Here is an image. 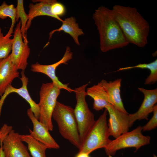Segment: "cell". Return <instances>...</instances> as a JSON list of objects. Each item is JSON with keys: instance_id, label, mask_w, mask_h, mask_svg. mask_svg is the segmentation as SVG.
Listing matches in <instances>:
<instances>
[{"instance_id": "obj_19", "label": "cell", "mask_w": 157, "mask_h": 157, "mask_svg": "<svg viewBox=\"0 0 157 157\" xmlns=\"http://www.w3.org/2000/svg\"><path fill=\"white\" fill-rule=\"evenodd\" d=\"M62 22V25L59 28L50 32L49 40L55 32L62 31L69 35L75 43L78 45H80L78 37L83 35L84 33L83 30L79 27L78 24L76 22L75 18L72 16L68 17L63 20Z\"/></svg>"}, {"instance_id": "obj_31", "label": "cell", "mask_w": 157, "mask_h": 157, "mask_svg": "<svg viewBox=\"0 0 157 157\" xmlns=\"http://www.w3.org/2000/svg\"><path fill=\"white\" fill-rule=\"evenodd\" d=\"M0 151H1V148L0 147Z\"/></svg>"}, {"instance_id": "obj_30", "label": "cell", "mask_w": 157, "mask_h": 157, "mask_svg": "<svg viewBox=\"0 0 157 157\" xmlns=\"http://www.w3.org/2000/svg\"><path fill=\"white\" fill-rule=\"evenodd\" d=\"M153 157H157L156 155L154 154Z\"/></svg>"}, {"instance_id": "obj_4", "label": "cell", "mask_w": 157, "mask_h": 157, "mask_svg": "<svg viewBox=\"0 0 157 157\" xmlns=\"http://www.w3.org/2000/svg\"><path fill=\"white\" fill-rule=\"evenodd\" d=\"M107 110H105L89 131L79 149L78 153L83 152L90 154L98 149L105 148L111 140L107 123Z\"/></svg>"}, {"instance_id": "obj_13", "label": "cell", "mask_w": 157, "mask_h": 157, "mask_svg": "<svg viewBox=\"0 0 157 157\" xmlns=\"http://www.w3.org/2000/svg\"><path fill=\"white\" fill-rule=\"evenodd\" d=\"M138 89L143 93L144 99L138 110L134 113L129 114L131 119L133 123L137 120H148L149 114L153 112L157 102V88L149 90L142 88H138Z\"/></svg>"}, {"instance_id": "obj_25", "label": "cell", "mask_w": 157, "mask_h": 157, "mask_svg": "<svg viewBox=\"0 0 157 157\" xmlns=\"http://www.w3.org/2000/svg\"><path fill=\"white\" fill-rule=\"evenodd\" d=\"M153 116L147 124L142 126L143 131H150L156 128L157 126V105L154 106Z\"/></svg>"}, {"instance_id": "obj_16", "label": "cell", "mask_w": 157, "mask_h": 157, "mask_svg": "<svg viewBox=\"0 0 157 157\" xmlns=\"http://www.w3.org/2000/svg\"><path fill=\"white\" fill-rule=\"evenodd\" d=\"M33 2H38L35 4L30 3L29 6L28 20L26 28V33L30 27L33 19L35 17L40 16H47L55 18L63 22V20L60 17H56L52 13L51 8L52 5L55 0H32Z\"/></svg>"}, {"instance_id": "obj_15", "label": "cell", "mask_w": 157, "mask_h": 157, "mask_svg": "<svg viewBox=\"0 0 157 157\" xmlns=\"http://www.w3.org/2000/svg\"><path fill=\"white\" fill-rule=\"evenodd\" d=\"M19 73L12 62L10 55L0 59V96L4 93L13 80L19 77Z\"/></svg>"}, {"instance_id": "obj_1", "label": "cell", "mask_w": 157, "mask_h": 157, "mask_svg": "<svg viewBox=\"0 0 157 157\" xmlns=\"http://www.w3.org/2000/svg\"><path fill=\"white\" fill-rule=\"evenodd\" d=\"M113 15L129 43L140 47L147 44L149 23L134 7L119 5L111 9Z\"/></svg>"}, {"instance_id": "obj_14", "label": "cell", "mask_w": 157, "mask_h": 157, "mask_svg": "<svg viewBox=\"0 0 157 157\" xmlns=\"http://www.w3.org/2000/svg\"><path fill=\"white\" fill-rule=\"evenodd\" d=\"M21 75V77L20 78L22 83V86L17 88H15L10 85L1 96L0 100L4 102L7 97L11 93L14 92L17 94L28 102L35 117L39 120L40 116L39 105L32 99L28 93L27 88L28 78L26 76L24 71H22Z\"/></svg>"}, {"instance_id": "obj_18", "label": "cell", "mask_w": 157, "mask_h": 157, "mask_svg": "<svg viewBox=\"0 0 157 157\" xmlns=\"http://www.w3.org/2000/svg\"><path fill=\"white\" fill-rule=\"evenodd\" d=\"M86 92L94 100L93 108L96 111H99L108 105L109 103L108 94L100 82L88 88Z\"/></svg>"}, {"instance_id": "obj_12", "label": "cell", "mask_w": 157, "mask_h": 157, "mask_svg": "<svg viewBox=\"0 0 157 157\" xmlns=\"http://www.w3.org/2000/svg\"><path fill=\"white\" fill-rule=\"evenodd\" d=\"M27 115L33 124V130L29 129L30 134L46 145L48 149H58L60 146L51 135L49 131L34 116L31 108L27 111Z\"/></svg>"}, {"instance_id": "obj_5", "label": "cell", "mask_w": 157, "mask_h": 157, "mask_svg": "<svg viewBox=\"0 0 157 157\" xmlns=\"http://www.w3.org/2000/svg\"><path fill=\"white\" fill-rule=\"evenodd\" d=\"M88 85L86 83L74 90L76 100L74 110L81 143L96 121L86 101L85 89Z\"/></svg>"}, {"instance_id": "obj_28", "label": "cell", "mask_w": 157, "mask_h": 157, "mask_svg": "<svg viewBox=\"0 0 157 157\" xmlns=\"http://www.w3.org/2000/svg\"><path fill=\"white\" fill-rule=\"evenodd\" d=\"M89 154L85 153H78L76 157H90Z\"/></svg>"}, {"instance_id": "obj_6", "label": "cell", "mask_w": 157, "mask_h": 157, "mask_svg": "<svg viewBox=\"0 0 157 157\" xmlns=\"http://www.w3.org/2000/svg\"><path fill=\"white\" fill-rule=\"evenodd\" d=\"M61 89L52 82L43 83L40 88L39 120L49 131L53 129L52 114Z\"/></svg>"}, {"instance_id": "obj_10", "label": "cell", "mask_w": 157, "mask_h": 157, "mask_svg": "<svg viewBox=\"0 0 157 157\" xmlns=\"http://www.w3.org/2000/svg\"><path fill=\"white\" fill-rule=\"evenodd\" d=\"M73 53L70 48L67 46L63 58L58 61L49 65H43L36 63L31 65V70L33 72H39L44 74L49 77L52 80V82L56 85L61 89H65L70 92H74L72 90L68 87V84H64L61 82L56 75V70L60 65L63 64H67V62L72 59Z\"/></svg>"}, {"instance_id": "obj_21", "label": "cell", "mask_w": 157, "mask_h": 157, "mask_svg": "<svg viewBox=\"0 0 157 157\" xmlns=\"http://www.w3.org/2000/svg\"><path fill=\"white\" fill-rule=\"evenodd\" d=\"M135 68L147 69L150 71V75L145 80V84H154L157 81V60L156 59L148 63L139 64L134 66L122 67L119 68L116 72Z\"/></svg>"}, {"instance_id": "obj_27", "label": "cell", "mask_w": 157, "mask_h": 157, "mask_svg": "<svg viewBox=\"0 0 157 157\" xmlns=\"http://www.w3.org/2000/svg\"><path fill=\"white\" fill-rule=\"evenodd\" d=\"M13 129L11 126L4 124L0 129V142H1L3 138Z\"/></svg>"}, {"instance_id": "obj_20", "label": "cell", "mask_w": 157, "mask_h": 157, "mask_svg": "<svg viewBox=\"0 0 157 157\" xmlns=\"http://www.w3.org/2000/svg\"><path fill=\"white\" fill-rule=\"evenodd\" d=\"M17 135L22 141L28 145V149L32 157H47L46 151L47 147L36 139L31 135Z\"/></svg>"}, {"instance_id": "obj_9", "label": "cell", "mask_w": 157, "mask_h": 157, "mask_svg": "<svg viewBox=\"0 0 157 157\" xmlns=\"http://www.w3.org/2000/svg\"><path fill=\"white\" fill-rule=\"evenodd\" d=\"M109 115L108 124L110 136L116 138L121 135L129 131L133 125L129 114L121 112L111 105L105 108Z\"/></svg>"}, {"instance_id": "obj_2", "label": "cell", "mask_w": 157, "mask_h": 157, "mask_svg": "<svg viewBox=\"0 0 157 157\" xmlns=\"http://www.w3.org/2000/svg\"><path fill=\"white\" fill-rule=\"evenodd\" d=\"M92 18L99 32L102 51L106 52L129 44L111 9L101 6L95 10Z\"/></svg>"}, {"instance_id": "obj_29", "label": "cell", "mask_w": 157, "mask_h": 157, "mask_svg": "<svg viewBox=\"0 0 157 157\" xmlns=\"http://www.w3.org/2000/svg\"><path fill=\"white\" fill-rule=\"evenodd\" d=\"M0 157H5L3 151L1 147Z\"/></svg>"}, {"instance_id": "obj_3", "label": "cell", "mask_w": 157, "mask_h": 157, "mask_svg": "<svg viewBox=\"0 0 157 157\" xmlns=\"http://www.w3.org/2000/svg\"><path fill=\"white\" fill-rule=\"evenodd\" d=\"M61 136L80 148L81 144L74 109L57 101L52 114Z\"/></svg>"}, {"instance_id": "obj_8", "label": "cell", "mask_w": 157, "mask_h": 157, "mask_svg": "<svg viewBox=\"0 0 157 157\" xmlns=\"http://www.w3.org/2000/svg\"><path fill=\"white\" fill-rule=\"evenodd\" d=\"M20 21L17 24L14 33L11 53L10 55L11 61L17 69L24 71L28 63L30 49L28 42H24L22 40L20 28Z\"/></svg>"}, {"instance_id": "obj_22", "label": "cell", "mask_w": 157, "mask_h": 157, "mask_svg": "<svg viewBox=\"0 0 157 157\" xmlns=\"http://www.w3.org/2000/svg\"><path fill=\"white\" fill-rule=\"evenodd\" d=\"M8 17L11 19L12 23L6 35L11 37L14 25L16 22V8L13 4L8 5L4 1L0 5V18L4 19Z\"/></svg>"}, {"instance_id": "obj_7", "label": "cell", "mask_w": 157, "mask_h": 157, "mask_svg": "<svg viewBox=\"0 0 157 157\" xmlns=\"http://www.w3.org/2000/svg\"><path fill=\"white\" fill-rule=\"evenodd\" d=\"M142 126L139 125L130 132L122 134L113 140H111L104 148L109 157H112L120 149L129 147L135 148V151L141 147L149 144L150 137L144 136L142 133Z\"/></svg>"}, {"instance_id": "obj_26", "label": "cell", "mask_w": 157, "mask_h": 157, "mask_svg": "<svg viewBox=\"0 0 157 157\" xmlns=\"http://www.w3.org/2000/svg\"><path fill=\"white\" fill-rule=\"evenodd\" d=\"M51 12L55 16L60 17L64 15L66 12L65 6L62 3L56 1L51 5Z\"/></svg>"}, {"instance_id": "obj_24", "label": "cell", "mask_w": 157, "mask_h": 157, "mask_svg": "<svg viewBox=\"0 0 157 157\" xmlns=\"http://www.w3.org/2000/svg\"><path fill=\"white\" fill-rule=\"evenodd\" d=\"M4 35L0 27V59L7 57L11 51L13 39Z\"/></svg>"}, {"instance_id": "obj_11", "label": "cell", "mask_w": 157, "mask_h": 157, "mask_svg": "<svg viewBox=\"0 0 157 157\" xmlns=\"http://www.w3.org/2000/svg\"><path fill=\"white\" fill-rule=\"evenodd\" d=\"M18 133L12 129L3 139L1 147L5 157H31Z\"/></svg>"}, {"instance_id": "obj_23", "label": "cell", "mask_w": 157, "mask_h": 157, "mask_svg": "<svg viewBox=\"0 0 157 157\" xmlns=\"http://www.w3.org/2000/svg\"><path fill=\"white\" fill-rule=\"evenodd\" d=\"M16 8V21L20 18L21 22V31L24 42H28L26 33V28L28 20V15L25 12L23 0H18Z\"/></svg>"}, {"instance_id": "obj_17", "label": "cell", "mask_w": 157, "mask_h": 157, "mask_svg": "<svg viewBox=\"0 0 157 157\" xmlns=\"http://www.w3.org/2000/svg\"><path fill=\"white\" fill-rule=\"evenodd\" d=\"M121 81V78H117L109 82L103 79L100 82L108 94L110 103L118 110L128 114L124 107L120 95Z\"/></svg>"}]
</instances>
